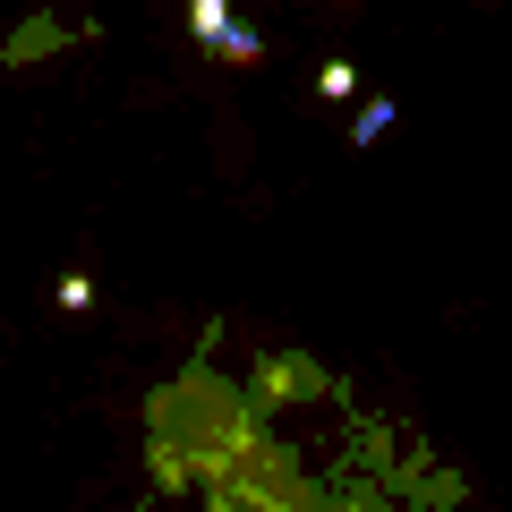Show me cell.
Masks as SVG:
<instances>
[{"label": "cell", "instance_id": "6da1fadb", "mask_svg": "<svg viewBox=\"0 0 512 512\" xmlns=\"http://www.w3.org/2000/svg\"><path fill=\"white\" fill-rule=\"evenodd\" d=\"M94 35H103L94 18H52V9H35V18H18L0 35V69H43V60H60L69 43H94Z\"/></svg>", "mask_w": 512, "mask_h": 512}, {"label": "cell", "instance_id": "7a4b0ae2", "mask_svg": "<svg viewBox=\"0 0 512 512\" xmlns=\"http://www.w3.org/2000/svg\"><path fill=\"white\" fill-rule=\"evenodd\" d=\"M325 393H342V384H333L325 367L308 359V350H274V359L256 367V384H248V402H256V410H291V402H325Z\"/></svg>", "mask_w": 512, "mask_h": 512}, {"label": "cell", "instance_id": "3957f363", "mask_svg": "<svg viewBox=\"0 0 512 512\" xmlns=\"http://www.w3.org/2000/svg\"><path fill=\"white\" fill-rule=\"evenodd\" d=\"M376 478H384V495H393V504H410V512H453L461 495H470L453 470H444V461H427V453H410V461H384Z\"/></svg>", "mask_w": 512, "mask_h": 512}, {"label": "cell", "instance_id": "277c9868", "mask_svg": "<svg viewBox=\"0 0 512 512\" xmlns=\"http://www.w3.org/2000/svg\"><path fill=\"white\" fill-rule=\"evenodd\" d=\"M205 60H222V69H256V60H265V35H256V26H222V35H214V52H205Z\"/></svg>", "mask_w": 512, "mask_h": 512}, {"label": "cell", "instance_id": "5b68a950", "mask_svg": "<svg viewBox=\"0 0 512 512\" xmlns=\"http://www.w3.org/2000/svg\"><path fill=\"white\" fill-rule=\"evenodd\" d=\"M222 26H231V0H188V35H197V52H214Z\"/></svg>", "mask_w": 512, "mask_h": 512}, {"label": "cell", "instance_id": "8992f818", "mask_svg": "<svg viewBox=\"0 0 512 512\" xmlns=\"http://www.w3.org/2000/svg\"><path fill=\"white\" fill-rule=\"evenodd\" d=\"M393 120H402V103H359V120H350V146H376Z\"/></svg>", "mask_w": 512, "mask_h": 512}, {"label": "cell", "instance_id": "52a82bcc", "mask_svg": "<svg viewBox=\"0 0 512 512\" xmlns=\"http://www.w3.org/2000/svg\"><path fill=\"white\" fill-rule=\"evenodd\" d=\"M316 94H325V103H350V94H359V69H350V60H325V69H316Z\"/></svg>", "mask_w": 512, "mask_h": 512}, {"label": "cell", "instance_id": "ba28073f", "mask_svg": "<svg viewBox=\"0 0 512 512\" xmlns=\"http://www.w3.org/2000/svg\"><path fill=\"white\" fill-rule=\"evenodd\" d=\"M60 308H69V316L94 308V274H69V282H60Z\"/></svg>", "mask_w": 512, "mask_h": 512}, {"label": "cell", "instance_id": "9c48e42d", "mask_svg": "<svg viewBox=\"0 0 512 512\" xmlns=\"http://www.w3.org/2000/svg\"><path fill=\"white\" fill-rule=\"evenodd\" d=\"M333 9H359V0H333Z\"/></svg>", "mask_w": 512, "mask_h": 512}]
</instances>
